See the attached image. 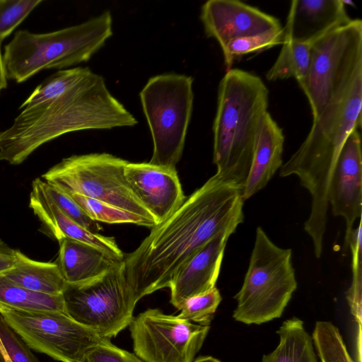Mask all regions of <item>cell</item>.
<instances>
[{
	"instance_id": "obj_1",
	"label": "cell",
	"mask_w": 362,
	"mask_h": 362,
	"mask_svg": "<svg viewBox=\"0 0 362 362\" xmlns=\"http://www.w3.org/2000/svg\"><path fill=\"white\" fill-rule=\"evenodd\" d=\"M242 189L215 174L168 218L153 226L132 252L124 255L125 276L136 302L170 286L189 258L225 230L243 221Z\"/></svg>"
},
{
	"instance_id": "obj_2",
	"label": "cell",
	"mask_w": 362,
	"mask_h": 362,
	"mask_svg": "<svg viewBox=\"0 0 362 362\" xmlns=\"http://www.w3.org/2000/svg\"><path fill=\"white\" fill-rule=\"evenodd\" d=\"M136 124L103 77L93 72L58 98L22 110L11 126L0 132V160L21 164L42 144L69 132Z\"/></svg>"
},
{
	"instance_id": "obj_3",
	"label": "cell",
	"mask_w": 362,
	"mask_h": 362,
	"mask_svg": "<svg viewBox=\"0 0 362 362\" xmlns=\"http://www.w3.org/2000/svg\"><path fill=\"white\" fill-rule=\"evenodd\" d=\"M362 56L332 92L307 137L280 168L281 177L296 175L311 195L306 224L322 229L327 223L328 189L336 163L349 136L361 127Z\"/></svg>"
},
{
	"instance_id": "obj_4",
	"label": "cell",
	"mask_w": 362,
	"mask_h": 362,
	"mask_svg": "<svg viewBox=\"0 0 362 362\" xmlns=\"http://www.w3.org/2000/svg\"><path fill=\"white\" fill-rule=\"evenodd\" d=\"M268 105L269 90L260 77L239 69L226 71L218 90L213 160L216 174L241 189Z\"/></svg>"
},
{
	"instance_id": "obj_5",
	"label": "cell",
	"mask_w": 362,
	"mask_h": 362,
	"mask_svg": "<svg viewBox=\"0 0 362 362\" xmlns=\"http://www.w3.org/2000/svg\"><path fill=\"white\" fill-rule=\"evenodd\" d=\"M112 33L109 11L50 33L18 30L4 47L3 61L7 80L22 83L44 69H63L87 62Z\"/></svg>"
},
{
	"instance_id": "obj_6",
	"label": "cell",
	"mask_w": 362,
	"mask_h": 362,
	"mask_svg": "<svg viewBox=\"0 0 362 362\" xmlns=\"http://www.w3.org/2000/svg\"><path fill=\"white\" fill-rule=\"evenodd\" d=\"M291 249L276 245L257 227L249 267L241 288L234 296L233 317L246 325H261L281 316L297 281Z\"/></svg>"
},
{
	"instance_id": "obj_7",
	"label": "cell",
	"mask_w": 362,
	"mask_h": 362,
	"mask_svg": "<svg viewBox=\"0 0 362 362\" xmlns=\"http://www.w3.org/2000/svg\"><path fill=\"white\" fill-rule=\"evenodd\" d=\"M193 78L168 73L148 79L139 96L153 139L149 163L175 169L185 146L190 122Z\"/></svg>"
},
{
	"instance_id": "obj_8",
	"label": "cell",
	"mask_w": 362,
	"mask_h": 362,
	"mask_svg": "<svg viewBox=\"0 0 362 362\" xmlns=\"http://www.w3.org/2000/svg\"><path fill=\"white\" fill-rule=\"evenodd\" d=\"M129 161L107 153L73 155L42 175L66 194H76L139 215L158 225L129 185L124 168Z\"/></svg>"
},
{
	"instance_id": "obj_9",
	"label": "cell",
	"mask_w": 362,
	"mask_h": 362,
	"mask_svg": "<svg viewBox=\"0 0 362 362\" xmlns=\"http://www.w3.org/2000/svg\"><path fill=\"white\" fill-rule=\"evenodd\" d=\"M62 295L65 313L107 339L129 325L137 303L126 279L124 261L97 278L67 284Z\"/></svg>"
},
{
	"instance_id": "obj_10",
	"label": "cell",
	"mask_w": 362,
	"mask_h": 362,
	"mask_svg": "<svg viewBox=\"0 0 362 362\" xmlns=\"http://www.w3.org/2000/svg\"><path fill=\"white\" fill-rule=\"evenodd\" d=\"M6 323L32 349L61 362H78L107 339L60 311H25L0 308Z\"/></svg>"
},
{
	"instance_id": "obj_11",
	"label": "cell",
	"mask_w": 362,
	"mask_h": 362,
	"mask_svg": "<svg viewBox=\"0 0 362 362\" xmlns=\"http://www.w3.org/2000/svg\"><path fill=\"white\" fill-rule=\"evenodd\" d=\"M362 56V21L352 19L311 44V61L298 85L307 97L313 119L354 62Z\"/></svg>"
},
{
	"instance_id": "obj_12",
	"label": "cell",
	"mask_w": 362,
	"mask_h": 362,
	"mask_svg": "<svg viewBox=\"0 0 362 362\" xmlns=\"http://www.w3.org/2000/svg\"><path fill=\"white\" fill-rule=\"evenodd\" d=\"M129 326L134 354L144 362H193L210 329L157 308L141 313Z\"/></svg>"
},
{
	"instance_id": "obj_13",
	"label": "cell",
	"mask_w": 362,
	"mask_h": 362,
	"mask_svg": "<svg viewBox=\"0 0 362 362\" xmlns=\"http://www.w3.org/2000/svg\"><path fill=\"white\" fill-rule=\"evenodd\" d=\"M333 215L346 223L343 252L349 247L353 226L362 211L361 141L358 130L349 136L339 154L328 189Z\"/></svg>"
},
{
	"instance_id": "obj_14",
	"label": "cell",
	"mask_w": 362,
	"mask_h": 362,
	"mask_svg": "<svg viewBox=\"0 0 362 362\" xmlns=\"http://www.w3.org/2000/svg\"><path fill=\"white\" fill-rule=\"evenodd\" d=\"M200 18L207 37L221 49L232 40L281 28L278 18L235 0H209L202 6Z\"/></svg>"
},
{
	"instance_id": "obj_15",
	"label": "cell",
	"mask_w": 362,
	"mask_h": 362,
	"mask_svg": "<svg viewBox=\"0 0 362 362\" xmlns=\"http://www.w3.org/2000/svg\"><path fill=\"white\" fill-rule=\"evenodd\" d=\"M124 175L135 195L158 224L173 214L186 199L176 169L129 162Z\"/></svg>"
},
{
	"instance_id": "obj_16",
	"label": "cell",
	"mask_w": 362,
	"mask_h": 362,
	"mask_svg": "<svg viewBox=\"0 0 362 362\" xmlns=\"http://www.w3.org/2000/svg\"><path fill=\"white\" fill-rule=\"evenodd\" d=\"M233 233L221 232L180 267L169 286L175 308L180 310L187 298L215 287L228 239Z\"/></svg>"
},
{
	"instance_id": "obj_17",
	"label": "cell",
	"mask_w": 362,
	"mask_h": 362,
	"mask_svg": "<svg viewBox=\"0 0 362 362\" xmlns=\"http://www.w3.org/2000/svg\"><path fill=\"white\" fill-rule=\"evenodd\" d=\"M351 20L342 0H293L283 27L285 40L312 44Z\"/></svg>"
},
{
	"instance_id": "obj_18",
	"label": "cell",
	"mask_w": 362,
	"mask_h": 362,
	"mask_svg": "<svg viewBox=\"0 0 362 362\" xmlns=\"http://www.w3.org/2000/svg\"><path fill=\"white\" fill-rule=\"evenodd\" d=\"M284 135L267 111L260 121L250 168L242 189L243 201L262 189L282 163Z\"/></svg>"
},
{
	"instance_id": "obj_19",
	"label": "cell",
	"mask_w": 362,
	"mask_h": 362,
	"mask_svg": "<svg viewBox=\"0 0 362 362\" xmlns=\"http://www.w3.org/2000/svg\"><path fill=\"white\" fill-rule=\"evenodd\" d=\"M59 243L57 264L67 284H78L97 278L123 262L77 240L63 238Z\"/></svg>"
},
{
	"instance_id": "obj_20",
	"label": "cell",
	"mask_w": 362,
	"mask_h": 362,
	"mask_svg": "<svg viewBox=\"0 0 362 362\" xmlns=\"http://www.w3.org/2000/svg\"><path fill=\"white\" fill-rule=\"evenodd\" d=\"M16 266L4 275L30 291L50 296L62 295L66 283L57 263L33 260L16 250Z\"/></svg>"
},
{
	"instance_id": "obj_21",
	"label": "cell",
	"mask_w": 362,
	"mask_h": 362,
	"mask_svg": "<svg viewBox=\"0 0 362 362\" xmlns=\"http://www.w3.org/2000/svg\"><path fill=\"white\" fill-rule=\"evenodd\" d=\"M279 342L262 362H318L312 337L296 317L285 320L276 331Z\"/></svg>"
},
{
	"instance_id": "obj_22",
	"label": "cell",
	"mask_w": 362,
	"mask_h": 362,
	"mask_svg": "<svg viewBox=\"0 0 362 362\" xmlns=\"http://www.w3.org/2000/svg\"><path fill=\"white\" fill-rule=\"evenodd\" d=\"M0 308L65 313L63 295L50 296L23 288L0 274Z\"/></svg>"
},
{
	"instance_id": "obj_23",
	"label": "cell",
	"mask_w": 362,
	"mask_h": 362,
	"mask_svg": "<svg viewBox=\"0 0 362 362\" xmlns=\"http://www.w3.org/2000/svg\"><path fill=\"white\" fill-rule=\"evenodd\" d=\"M310 61V43L285 40L266 78L269 81L293 78L298 83L306 76Z\"/></svg>"
},
{
	"instance_id": "obj_24",
	"label": "cell",
	"mask_w": 362,
	"mask_h": 362,
	"mask_svg": "<svg viewBox=\"0 0 362 362\" xmlns=\"http://www.w3.org/2000/svg\"><path fill=\"white\" fill-rule=\"evenodd\" d=\"M92 73L88 67L61 69L40 84L19 109H29L55 100L74 88Z\"/></svg>"
},
{
	"instance_id": "obj_25",
	"label": "cell",
	"mask_w": 362,
	"mask_h": 362,
	"mask_svg": "<svg viewBox=\"0 0 362 362\" xmlns=\"http://www.w3.org/2000/svg\"><path fill=\"white\" fill-rule=\"evenodd\" d=\"M284 42L283 27L232 40L222 49L226 71L232 69L234 62L238 58L282 45Z\"/></svg>"
},
{
	"instance_id": "obj_26",
	"label": "cell",
	"mask_w": 362,
	"mask_h": 362,
	"mask_svg": "<svg viewBox=\"0 0 362 362\" xmlns=\"http://www.w3.org/2000/svg\"><path fill=\"white\" fill-rule=\"evenodd\" d=\"M312 338L321 362H356L349 354L338 328L331 322H316Z\"/></svg>"
},
{
	"instance_id": "obj_27",
	"label": "cell",
	"mask_w": 362,
	"mask_h": 362,
	"mask_svg": "<svg viewBox=\"0 0 362 362\" xmlns=\"http://www.w3.org/2000/svg\"><path fill=\"white\" fill-rule=\"evenodd\" d=\"M93 220L107 223H133L153 228V222L142 216L94 199L76 194H68Z\"/></svg>"
},
{
	"instance_id": "obj_28",
	"label": "cell",
	"mask_w": 362,
	"mask_h": 362,
	"mask_svg": "<svg viewBox=\"0 0 362 362\" xmlns=\"http://www.w3.org/2000/svg\"><path fill=\"white\" fill-rule=\"evenodd\" d=\"M349 247L352 252L353 281L349 289L348 300L351 313L358 325L356 346H361V221L358 228L353 230Z\"/></svg>"
},
{
	"instance_id": "obj_29",
	"label": "cell",
	"mask_w": 362,
	"mask_h": 362,
	"mask_svg": "<svg viewBox=\"0 0 362 362\" xmlns=\"http://www.w3.org/2000/svg\"><path fill=\"white\" fill-rule=\"evenodd\" d=\"M221 301V296L215 286L204 293L187 298L177 316L201 325H209Z\"/></svg>"
},
{
	"instance_id": "obj_30",
	"label": "cell",
	"mask_w": 362,
	"mask_h": 362,
	"mask_svg": "<svg viewBox=\"0 0 362 362\" xmlns=\"http://www.w3.org/2000/svg\"><path fill=\"white\" fill-rule=\"evenodd\" d=\"M42 2V0H0V42Z\"/></svg>"
},
{
	"instance_id": "obj_31",
	"label": "cell",
	"mask_w": 362,
	"mask_h": 362,
	"mask_svg": "<svg viewBox=\"0 0 362 362\" xmlns=\"http://www.w3.org/2000/svg\"><path fill=\"white\" fill-rule=\"evenodd\" d=\"M44 187L49 197L66 216L88 230L99 233L100 226L87 215L70 195L45 182Z\"/></svg>"
},
{
	"instance_id": "obj_32",
	"label": "cell",
	"mask_w": 362,
	"mask_h": 362,
	"mask_svg": "<svg viewBox=\"0 0 362 362\" xmlns=\"http://www.w3.org/2000/svg\"><path fill=\"white\" fill-rule=\"evenodd\" d=\"M0 340L4 348L6 362H39L23 339L0 317Z\"/></svg>"
},
{
	"instance_id": "obj_33",
	"label": "cell",
	"mask_w": 362,
	"mask_h": 362,
	"mask_svg": "<svg viewBox=\"0 0 362 362\" xmlns=\"http://www.w3.org/2000/svg\"><path fill=\"white\" fill-rule=\"evenodd\" d=\"M78 362H144L135 354L122 349L105 339L88 350Z\"/></svg>"
},
{
	"instance_id": "obj_34",
	"label": "cell",
	"mask_w": 362,
	"mask_h": 362,
	"mask_svg": "<svg viewBox=\"0 0 362 362\" xmlns=\"http://www.w3.org/2000/svg\"><path fill=\"white\" fill-rule=\"evenodd\" d=\"M16 263V250L0 238V274L12 269Z\"/></svg>"
},
{
	"instance_id": "obj_35",
	"label": "cell",
	"mask_w": 362,
	"mask_h": 362,
	"mask_svg": "<svg viewBox=\"0 0 362 362\" xmlns=\"http://www.w3.org/2000/svg\"><path fill=\"white\" fill-rule=\"evenodd\" d=\"M1 43L0 42V93L7 87V78L4 65L3 55L1 52Z\"/></svg>"
},
{
	"instance_id": "obj_36",
	"label": "cell",
	"mask_w": 362,
	"mask_h": 362,
	"mask_svg": "<svg viewBox=\"0 0 362 362\" xmlns=\"http://www.w3.org/2000/svg\"><path fill=\"white\" fill-rule=\"evenodd\" d=\"M194 362H221L219 360L210 356H202L197 358Z\"/></svg>"
},
{
	"instance_id": "obj_37",
	"label": "cell",
	"mask_w": 362,
	"mask_h": 362,
	"mask_svg": "<svg viewBox=\"0 0 362 362\" xmlns=\"http://www.w3.org/2000/svg\"><path fill=\"white\" fill-rule=\"evenodd\" d=\"M0 355L2 359L3 362H6L7 361V356L4 350V348L3 346V344L0 340Z\"/></svg>"
}]
</instances>
